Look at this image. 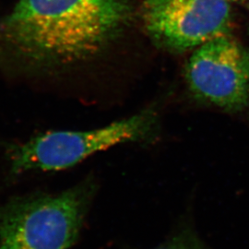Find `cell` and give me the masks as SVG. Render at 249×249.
I'll list each match as a JSON object with an SVG mask.
<instances>
[{
	"mask_svg": "<svg viewBox=\"0 0 249 249\" xmlns=\"http://www.w3.org/2000/svg\"><path fill=\"white\" fill-rule=\"evenodd\" d=\"M130 0H18L0 18V69L34 77L85 62L128 26Z\"/></svg>",
	"mask_w": 249,
	"mask_h": 249,
	"instance_id": "6da1fadb",
	"label": "cell"
},
{
	"mask_svg": "<svg viewBox=\"0 0 249 249\" xmlns=\"http://www.w3.org/2000/svg\"><path fill=\"white\" fill-rule=\"evenodd\" d=\"M97 188L89 177L60 192L11 198L0 209V249H71Z\"/></svg>",
	"mask_w": 249,
	"mask_h": 249,
	"instance_id": "7a4b0ae2",
	"label": "cell"
},
{
	"mask_svg": "<svg viewBox=\"0 0 249 249\" xmlns=\"http://www.w3.org/2000/svg\"><path fill=\"white\" fill-rule=\"evenodd\" d=\"M160 116L155 107L89 130H54L39 134L8 148L9 174L68 169L113 146L151 142L160 132Z\"/></svg>",
	"mask_w": 249,
	"mask_h": 249,
	"instance_id": "3957f363",
	"label": "cell"
},
{
	"mask_svg": "<svg viewBox=\"0 0 249 249\" xmlns=\"http://www.w3.org/2000/svg\"><path fill=\"white\" fill-rule=\"evenodd\" d=\"M185 78L192 98L203 106L230 114L249 108V53L230 34L197 47Z\"/></svg>",
	"mask_w": 249,
	"mask_h": 249,
	"instance_id": "277c9868",
	"label": "cell"
},
{
	"mask_svg": "<svg viewBox=\"0 0 249 249\" xmlns=\"http://www.w3.org/2000/svg\"><path fill=\"white\" fill-rule=\"evenodd\" d=\"M143 23L151 39L163 48L183 52L229 34L228 0H145Z\"/></svg>",
	"mask_w": 249,
	"mask_h": 249,
	"instance_id": "5b68a950",
	"label": "cell"
},
{
	"mask_svg": "<svg viewBox=\"0 0 249 249\" xmlns=\"http://www.w3.org/2000/svg\"><path fill=\"white\" fill-rule=\"evenodd\" d=\"M152 249H212L192 227L186 225L175 231L158 247Z\"/></svg>",
	"mask_w": 249,
	"mask_h": 249,
	"instance_id": "8992f818",
	"label": "cell"
},
{
	"mask_svg": "<svg viewBox=\"0 0 249 249\" xmlns=\"http://www.w3.org/2000/svg\"><path fill=\"white\" fill-rule=\"evenodd\" d=\"M228 1H230V2H235V1H240V0H228Z\"/></svg>",
	"mask_w": 249,
	"mask_h": 249,
	"instance_id": "52a82bcc",
	"label": "cell"
}]
</instances>
